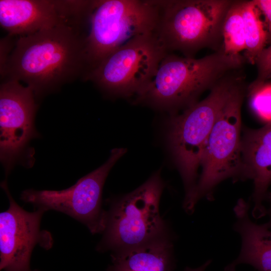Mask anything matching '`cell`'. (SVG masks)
I'll return each instance as SVG.
<instances>
[{
	"mask_svg": "<svg viewBox=\"0 0 271 271\" xmlns=\"http://www.w3.org/2000/svg\"><path fill=\"white\" fill-rule=\"evenodd\" d=\"M89 18L75 17L34 33L17 37L1 79L23 82L36 98L78 78L87 66L85 40Z\"/></svg>",
	"mask_w": 271,
	"mask_h": 271,
	"instance_id": "cell-1",
	"label": "cell"
},
{
	"mask_svg": "<svg viewBox=\"0 0 271 271\" xmlns=\"http://www.w3.org/2000/svg\"><path fill=\"white\" fill-rule=\"evenodd\" d=\"M246 62L243 55H230L223 49L195 59L168 53L137 101L156 107L175 110L197 102L228 73L239 70Z\"/></svg>",
	"mask_w": 271,
	"mask_h": 271,
	"instance_id": "cell-2",
	"label": "cell"
},
{
	"mask_svg": "<svg viewBox=\"0 0 271 271\" xmlns=\"http://www.w3.org/2000/svg\"><path fill=\"white\" fill-rule=\"evenodd\" d=\"M237 70L222 77L207 96L170 121V147L185 185L187 204L197 185V170L208 138L226 102L242 82Z\"/></svg>",
	"mask_w": 271,
	"mask_h": 271,
	"instance_id": "cell-3",
	"label": "cell"
},
{
	"mask_svg": "<svg viewBox=\"0 0 271 271\" xmlns=\"http://www.w3.org/2000/svg\"><path fill=\"white\" fill-rule=\"evenodd\" d=\"M233 1L158 0L155 33L169 53L192 57L203 48L222 49V25Z\"/></svg>",
	"mask_w": 271,
	"mask_h": 271,
	"instance_id": "cell-4",
	"label": "cell"
},
{
	"mask_svg": "<svg viewBox=\"0 0 271 271\" xmlns=\"http://www.w3.org/2000/svg\"><path fill=\"white\" fill-rule=\"evenodd\" d=\"M164 186L157 172L114 201L106 212L104 235L97 249L116 253L169 236L159 211Z\"/></svg>",
	"mask_w": 271,
	"mask_h": 271,
	"instance_id": "cell-5",
	"label": "cell"
},
{
	"mask_svg": "<svg viewBox=\"0 0 271 271\" xmlns=\"http://www.w3.org/2000/svg\"><path fill=\"white\" fill-rule=\"evenodd\" d=\"M158 16V0L94 1L85 40V77L134 37L155 31Z\"/></svg>",
	"mask_w": 271,
	"mask_h": 271,
	"instance_id": "cell-6",
	"label": "cell"
},
{
	"mask_svg": "<svg viewBox=\"0 0 271 271\" xmlns=\"http://www.w3.org/2000/svg\"><path fill=\"white\" fill-rule=\"evenodd\" d=\"M244 91L243 82L232 93L215 122L201 157V175L185 209L188 213L193 212L200 198L212 199L213 191L220 182L228 178L243 179L240 110Z\"/></svg>",
	"mask_w": 271,
	"mask_h": 271,
	"instance_id": "cell-7",
	"label": "cell"
},
{
	"mask_svg": "<svg viewBox=\"0 0 271 271\" xmlns=\"http://www.w3.org/2000/svg\"><path fill=\"white\" fill-rule=\"evenodd\" d=\"M168 53L155 31L138 35L105 58L85 77L110 94H141Z\"/></svg>",
	"mask_w": 271,
	"mask_h": 271,
	"instance_id": "cell-8",
	"label": "cell"
},
{
	"mask_svg": "<svg viewBox=\"0 0 271 271\" xmlns=\"http://www.w3.org/2000/svg\"><path fill=\"white\" fill-rule=\"evenodd\" d=\"M126 152L113 149L107 161L66 189L23 191L21 199L44 211L54 210L65 213L85 224L92 233L103 232L106 212L101 207L105 179L112 167Z\"/></svg>",
	"mask_w": 271,
	"mask_h": 271,
	"instance_id": "cell-9",
	"label": "cell"
},
{
	"mask_svg": "<svg viewBox=\"0 0 271 271\" xmlns=\"http://www.w3.org/2000/svg\"><path fill=\"white\" fill-rule=\"evenodd\" d=\"M10 202L9 208L0 214V269L4 271H32L30 266L36 244L50 248L52 238L40 230L42 210L28 212L12 198L6 181L1 185Z\"/></svg>",
	"mask_w": 271,
	"mask_h": 271,
	"instance_id": "cell-10",
	"label": "cell"
},
{
	"mask_svg": "<svg viewBox=\"0 0 271 271\" xmlns=\"http://www.w3.org/2000/svg\"><path fill=\"white\" fill-rule=\"evenodd\" d=\"M35 98L29 87L16 79H3L0 87V155L7 173L35 135Z\"/></svg>",
	"mask_w": 271,
	"mask_h": 271,
	"instance_id": "cell-11",
	"label": "cell"
},
{
	"mask_svg": "<svg viewBox=\"0 0 271 271\" xmlns=\"http://www.w3.org/2000/svg\"><path fill=\"white\" fill-rule=\"evenodd\" d=\"M87 6L86 0H1L0 25L10 36H26L78 16Z\"/></svg>",
	"mask_w": 271,
	"mask_h": 271,
	"instance_id": "cell-12",
	"label": "cell"
},
{
	"mask_svg": "<svg viewBox=\"0 0 271 271\" xmlns=\"http://www.w3.org/2000/svg\"><path fill=\"white\" fill-rule=\"evenodd\" d=\"M243 179L254 183L252 215L260 218L267 213L263 201L271 184V123L258 129H246L241 140Z\"/></svg>",
	"mask_w": 271,
	"mask_h": 271,
	"instance_id": "cell-13",
	"label": "cell"
},
{
	"mask_svg": "<svg viewBox=\"0 0 271 271\" xmlns=\"http://www.w3.org/2000/svg\"><path fill=\"white\" fill-rule=\"evenodd\" d=\"M250 204L240 199L234 208L236 221L233 228L240 235L242 245L238 257L224 271H235L239 264H248L259 271H271V226L257 224L249 216Z\"/></svg>",
	"mask_w": 271,
	"mask_h": 271,
	"instance_id": "cell-14",
	"label": "cell"
},
{
	"mask_svg": "<svg viewBox=\"0 0 271 271\" xmlns=\"http://www.w3.org/2000/svg\"><path fill=\"white\" fill-rule=\"evenodd\" d=\"M107 271H172L175 267L169 236L131 249L112 253Z\"/></svg>",
	"mask_w": 271,
	"mask_h": 271,
	"instance_id": "cell-15",
	"label": "cell"
},
{
	"mask_svg": "<svg viewBox=\"0 0 271 271\" xmlns=\"http://www.w3.org/2000/svg\"><path fill=\"white\" fill-rule=\"evenodd\" d=\"M246 48L243 55L246 62L255 64L267 45V35L262 15L253 0L242 1Z\"/></svg>",
	"mask_w": 271,
	"mask_h": 271,
	"instance_id": "cell-16",
	"label": "cell"
},
{
	"mask_svg": "<svg viewBox=\"0 0 271 271\" xmlns=\"http://www.w3.org/2000/svg\"><path fill=\"white\" fill-rule=\"evenodd\" d=\"M242 1H233L225 16L222 25V49L230 55L240 54L246 48Z\"/></svg>",
	"mask_w": 271,
	"mask_h": 271,
	"instance_id": "cell-17",
	"label": "cell"
},
{
	"mask_svg": "<svg viewBox=\"0 0 271 271\" xmlns=\"http://www.w3.org/2000/svg\"><path fill=\"white\" fill-rule=\"evenodd\" d=\"M250 108L265 124L271 123V82L253 81L248 87Z\"/></svg>",
	"mask_w": 271,
	"mask_h": 271,
	"instance_id": "cell-18",
	"label": "cell"
},
{
	"mask_svg": "<svg viewBox=\"0 0 271 271\" xmlns=\"http://www.w3.org/2000/svg\"><path fill=\"white\" fill-rule=\"evenodd\" d=\"M257 76L254 81L260 82L267 80L271 74V44L265 47L257 58Z\"/></svg>",
	"mask_w": 271,
	"mask_h": 271,
	"instance_id": "cell-19",
	"label": "cell"
},
{
	"mask_svg": "<svg viewBox=\"0 0 271 271\" xmlns=\"http://www.w3.org/2000/svg\"><path fill=\"white\" fill-rule=\"evenodd\" d=\"M259 9L265 25L267 35V45L271 44V0H253Z\"/></svg>",
	"mask_w": 271,
	"mask_h": 271,
	"instance_id": "cell-20",
	"label": "cell"
},
{
	"mask_svg": "<svg viewBox=\"0 0 271 271\" xmlns=\"http://www.w3.org/2000/svg\"><path fill=\"white\" fill-rule=\"evenodd\" d=\"M211 262V261L210 260H207L203 264H202L199 267L196 268H191L187 267L185 269L184 271H205V270L206 269L207 267L210 264Z\"/></svg>",
	"mask_w": 271,
	"mask_h": 271,
	"instance_id": "cell-21",
	"label": "cell"
},
{
	"mask_svg": "<svg viewBox=\"0 0 271 271\" xmlns=\"http://www.w3.org/2000/svg\"><path fill=\"white\" fill-rule=\"evenodd\" d=\"M267 199H269V202H270V207L268 211L267 212V213H268V214L269 215L270 218H271V193H268V196L267 197Z\"/></svg>",
	"mask_w": 271,
	"mask_h": 271,
	"instance_id": "cell-22",
	"label": "cell"
},
{
	"mask_svg": "<svg viewBox=\"0 0 271 271\" xmlns=\"http://www.w3.org/2000/svg\"><path fill=\"white\" fill-rule=\"evenodd\" d=\"M268 223L270 225V226H271V218H270V220L268 222Z\"/></svg>",
	"mask_w": 271,
	"mask_h": 271,
	"instance_id": "cell-23",
	"label": "cell"
}]
</instances>
